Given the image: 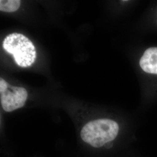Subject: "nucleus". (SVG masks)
Instances as JSON below:
<instances>
[{
  "instance_id": "obj_1",
  "label": "nucleus",
  "mask_w": 157,
  "mask_h": 157,
  "mask_svg": "<svg viewBox=\"0 0 157 157\" xmlns=\"http://www.w3.org/2000/svg\"><path fill=\"white\" fill-rule=\"evenodd\" d=\"M119 132V124L115 121L98 119L85 124L80 130V137L87 147L94 149L109 148L113 146L112 141L117 137Z\"/></svg>"
},
{
  "instance_id": "obj_2",
  "label": "nucleus",
  "mask_w": 157,
  "mask_h": 157,
  "mask_svg": "<svg viewBox=\"0 0 157 157\" xmlns=\"http://www.w3.org/2000/svg\"><path fill=\"white\" fill-rule=\"evenodd\" d=\"M5 50L12 54L17 65L21 67H30L35 62L37 54L33 43L22 34L6 36L2 43Z\"/></svg>"
},
{
  "instance_id": "obj_3",
  "label": "nucleus",
  "mask_w": 157,
  "mask_h": 157,
  "mask_svg": "<svg viewBox=\"0 0 157 157\" xmlns=\"http://www.w3.org/2000/svg\"><path fill=\"white\" fill-rule=\"evenodd\" d=\"M28 96V91L25 88L11 86L4 79L0 78L1 104L6 112H12L22 108Z\"/></svg>"
},
{
  "instance_id": "obj_4",
  "label": "nucleus",
  "mask_w": 157,
  "mask_h": 157,
  "mask_svg": "<svg viewBox=\"0 0 157 157\" xmlns=\"http://www.w3.org/2000/svg\"><path fill=\"white\" fill-rule=\"evenodd\" d=\"M141 68L147 73L157 75V48L146 50L140 60Z\"/></svg>"
},
{
  "instance_id": "obj_5",
  "label": "nucleus",
  "mask_w": 157,
  "mask_h": 157,
  "mask_svg": "<svg viewBox=\"0 0 157 157\" xmlns=\"http://www.w3.org/2000/svg\"><path fill=\"white\" fill-rule=\"evenodd\" d=\"M21 4L20 0H1L0 11L6 12L17 11Z\"/></svg>"
}]
</instances>
